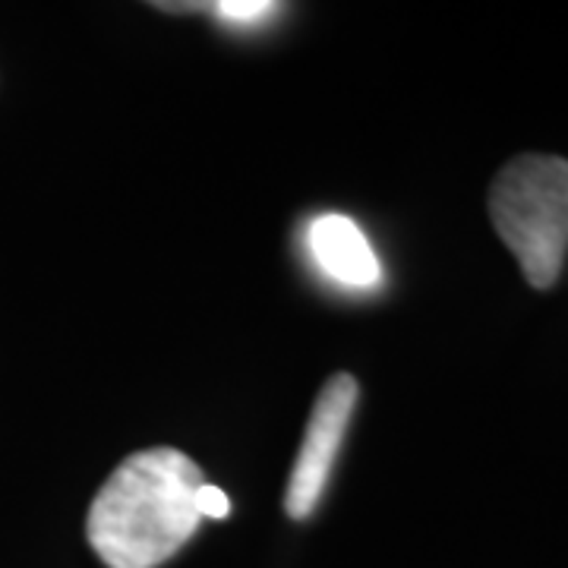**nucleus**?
<instances>
[{
    "label": "nucleus",
    "instance_id": "obj_5",
    "mask_svg": "<svg viewBox=\"0 0 568 568\" xmlns=\"http://www.w3.org/2000/svg\"><path fill=\"white\" fill-rule=\"evenodd\" d=\"M215 17L231 26H260L263 20H268L278 3H265V0H224V3H215L212 7Z\"/></svg>",
    "mask_w": 568,
    "mask_h": 568
},
{
    "label": "nucleus",
    "instance_id": "obj_4",
    "mask_svg": "<svg viewBox=\"0 0 568 568\" xmlns=\"http://www.w3.org/2000/svg\"><path fill=\"white\" fill-rule=\"evenodd\" d=\"M306 250L328 282L354 291L383 282V265L376 260L366 234L347 215L325 212L306 227Z\"/></svg>",
    "mask_w": 568,
    "mask_h": 568
},
{
    "label": "nucleus",
    "instance_id": "obj_1",
    "mask_svg": "<svg viewBox=\"0 0 568 568\" xmlns=\"http://www.w3.org/2000/svg\"><path fill=\"white\" fill-rule=\"evenodd\" d=\"M203 484L200 465L181 448L130 455L89 508V544L108 568H159L200 528Z\"/></svg>",
    "mask_w": 568,
    "mask_h": 568
},
{
    "label": "nucleus",
    "instance_id": "obj_2",
    "mask_svg": "<svg viewBox=\"0 0 568 568\" xmlns=\"http://www.w3.org/2000/svg\"><path fill=\"white\" fill-rule=\"evenodd\" d=\"M489 219L515 253L525 278L547 291L568 253V162L521 155L508 162L489 190Z\"/></svg>",
    "mask_w": 568,
    "mask_h": 568
},
{
    "label": "nucleus",
    "instance_id": "obj_6",
    "mask_svg": "<svg viewBox=\"0 0 568 568\" xmlns=\"http://www.w3.org/2000/svg\"><path fill=\"white\" fill-rule=\"evenodd\" d=\"M196 508H200V518H215V521H222V518H227V511H231V499H227L219 487L203 484L200 493H196Z\"/></svg>",
    "mask_w": 568,
    "mask_h": 568
},
{
    "label": "nucleus",
    "instance_id": "obj_3",
    "mask_svg": "<svg viewBox=\"0 0 568 568\" xmlns=\"http://www.w3.org/2000/svg\"><path fill=\"white\" fill-rule=\"evenodd\" d=\"M357 398H361V388L347 373H335L320 392L313 414H310V424H306L304 446L297 452L287 493H284V511L294 521L310 518L320 506V496H323L332 465L338 458V448H342Z\"/></svg>",
    "mask_w": 568,
    "mask_h": 568
}]
</instances>
